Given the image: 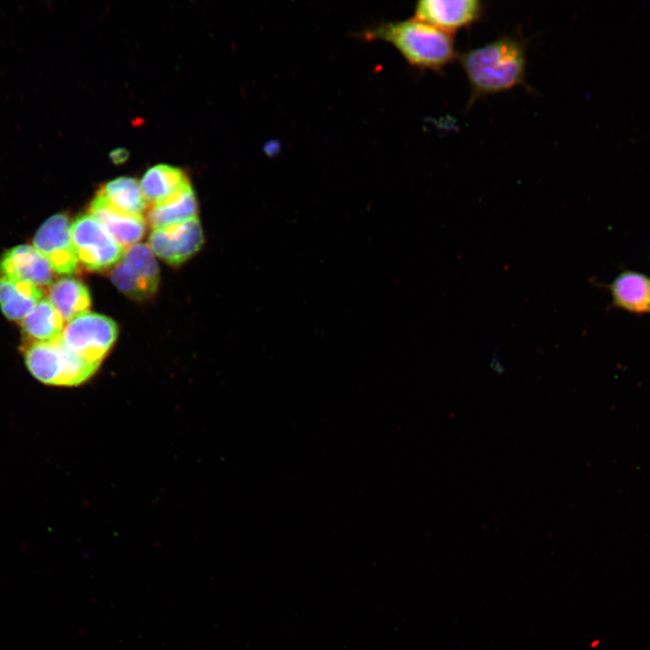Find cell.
Masks as SVG:
<instances>
[{
    "mask_svg": "<svg viewBox=\"0 0 650 650\" xmlns=\"http://www.w3.org/2000/svg\"><path fill=\"white\" fill-rule=\"evenodd\" d=\"M458 59L469 86V107L484 97L525 85L526 44L520 36H499Z\"/></svg>",
    "mask_w": 650,
    "mask_h": 650,
    "instance_id": "cell-1",
    "label": "cell"
},
{
    "mask_svg": "<svg viewBox=\"0 0 650 650\" xmlns=\"http://www.w3.org/2000/svg\"><path fill=\"white\" fill-rule=\"evenodd\" d=\"M362 38L392 44L413 67L441 72L458 53L454 34L415 17L388 22L367 29Z\"/></svg>",
    "mask_w": 650,
    "mask_h": 650,
    "instance_id": "cell-2",
    "label": "cell"
},
{
    "mask_svg": "<svg viewBox=\"0 0 650 650\" xmlns=\"http://www.w3.org/2000/svg\"><path fill=\"white\" fill-rule=\"evenodd\" d=\"M60 338L52 341L28 342L23 348L25 366L33 377L45 385H79L96 373L100 364L70 351Z\"/></svg>",
    "mask_w": 650,
    "mask_h": 650,
    "instance_id": "cell-3",
    "label": "cell"
},
{
    "mask_svg": "<svg viewBox=\"0 0 650 650\" xmlns=\"http://www.w3.org/2000/svg\"><path fill=\"white\" fill-rule=\"evenodd\" d=\"M71 238L79 262L94 272L114 267L125 251L90 214L79 216L71 222Z\"/></svg>",
    "mask_w": 650,
    "mask_h": 650,
    "instance_id": "cell-4",
    "label": "cell"
},
{
    "mask_svg": "<svg viewBox=\"0 0 650 650\" xmlns=\"http://www.w3.org/2000/svg\"><path fill=\"white\" fill-rule=\"evenodd\" d=\"M117 331L112 319L88 311L70 320L60 339L70 351L100 364L114 345Z\"/></svg>",
    "mask_w": 650,
    "mask_h": 650,
    "instance_id": "cell-5",
    "label": "cell"
},
{
    "mask_svg": "<svg viewBox=\"0 0 650 650\" xmlns=\"http://www.w3.org/2000/svg\"><path fill=\"white\" fill-rule=\"evenodd\" d=\"M111 280L130 299L143 301L151 297L157 291L160 280L154 254L141 243L126 248L112 269Z\"/></svg>",
    "mask_w": 650,
    "mask_h": 650,
    "instance_id": "cell-6",
    "label": "cell"
},
{
    "mask_svg": "<svg viewBox=\"0 0 650 650\" xmlns=\"http://www.w3.org/2000/svg\"><path fill=\"white\" fill-rule=\"evenodd\" d=\"M32 246L47 259L54 274H72L78 270L71 222L66 214L57 213L47 218L36 231Z\"/></svg>",
    "mask_w": 650,
    "mask_h": 650,
    "instance_id": "cell-7",
    "label": "cell"
},
{
    "mask_svg": "<svg viewBox=\"0 0 650 650\" xmlns=\"http://www.w3.org/2000/svg\"><path fill=\"white\" fill-rule=\"evenodd\" d=\"M198 217L185 222L153 229L149 237L152 252L170 265H180L191 257L203 244Z\"/></svg>",
    "mask_w": 650,
    "mask_h": 650,
    "instance_id": "cell-8",
    "label": "cell"
},
{
    "mask_svg": "<svg viewBox=\"0 0 650 650\" xmlns=\"http://www.w3.org/2000/svg\"><path fill=\"white\" fill-rule=\"evenodd\" d=\"M483 10L478 0H422L416 4L414 17L454 34L478 22Z\"/></svg>",
    "mask_w": 650,
    "mask_h": 650,
    "instance_id": "cell-9",
    "label": "cell"
},
{
    "mask_svg": "<svg viewBox=\"0 0 650 650\" xmlns=\"http://www.w3.org/2000/svg\"><path fill=\"white\" fill-rule=\"evenodd\" d=\"M0 274L37 286L52 283L54 272L47 259L32 246L19 245L0 258Z\"/></svg>",
    "mask_w": 650,
    "mask_h": 650,
    "instance_id": "cell-10",
    "label": "cell"
},
{
    "mask_svg": "<svg viewBox=\"0 0 650 650\" xmlns=\"http://www.w3.org/2000/svg\"><path fill=\"white\" fill-rule=\"evenodd\" d=\"M604 287L609 292L613 309L635 315H650V276L625 269Z\"/></svg>",
    "mask_w": 650,
    "mask_h": 650,
    "instance_id": "cell-11",
    "label": "cell"
},
{
    "mask_svg": "<svg viewBox=\"0 0 650 650\" xmlns=\"http://www.w3.org/2000/svg\"><path fill=\"white\" fill-rule=\"evenodd\" d=\"M89 214L125 249L137 244L146 230L143 215L129 214L115 208L99 192L90 202Z\"/></svg>",
    "mask_w": 650,
    "mask_h": 650,
    "instance_id": "cell-12",
    "label": "cell"
},
{
    "mask_svg": "<svg viewBox=\"0 0 650 650\" xmlns=\"http://www.w3.org/2000/svg\"><path fill=\"white\" fill-rule=\"evenodd\" d=\"M198 201L190 184L152 204L147 220L153 229L180 224L197 217Z\"/></svg>",
    "mask_w": 650,
    "mask_h": 650,
    "instance_id": "cell-13",
    "label": "cell"
},
{
    "mask_svg": "<svg viewBox=\"0 0 650 650\" xmlns=\"http://www.w3.org/2000/svg\"><path fill=\"white\" fill-rule=\"evenodd\" d=\"M42 299L39 286L18 279L0 277V309L11 320L22 321Z\"/></svg>",
    "mask_w": 650,
    "mask_h": 650,
    "instance_id": "cell-14",
    "label": "cell"
},
{
    "mask_svg": "<svg viewBox=\"0 0 650 650\" xmlns=\"http://www.w3.org/2000/svg\"><path fill=\"white\" fill-rule=\"evenodd\" d=\"M49 300L64 320L70 321L88 312L91 299L84 283L72 277H64L51 283Z\"/></svg>",
    "mask_w": 650,
    "mask_h": 650,
    "instance_id": "cell-15",
    "label": "cell"
},
{
    "mask_svg": "<svg viewBox=\"0 0 650 650\" xmlns=\"http://www.w3.org/2000/svg\"><path fill=\"white\" fill-rule=\"evenodd\" d=\"M189 184L188 176L182 169L165 163L148 168L140 181L142 192L152 204L170 197Z\"/></svg>",
    "mask_w": 650,
    "mask_h": 650,
    "instance_id": "cell-16",
    "label": "cell"
},
{
    "mask_svg": "<svg viewBox=\"0 0 650 650\" xmlns=\"http://www.w3.org/2000/svg\"><path fill=\"white\" fill-rule=\"evenodd\" d=\"M64 320L47 298H42L22 320V330L29 342L52 341L61 337Z\"/></svg>",
    "mask_w": 650,
    "mask_h": 650,
    "instance_id": "cell-17",
    "label": "cell"
},
{
    "mask_svg": "<svg viewBox=\"0 0 650 650\" xmlns=\"http://www.w3.org/2000/svg\"><path fill=\"white\" fill-rule=\"evenodd\" d=\"M115 208L134 215H143L147 208L140 182L133 177L120 176L106 182L98 191Z\"/></svg>",
    "mask_w": 650,
    "mask_h": 650,
    "instance_id": "cell-18",
    "label": "cell"
},
{
    "mask_svg": "<svg viewBox=\"0 0 650 650\" xmlns=\"http://www.w3.org/2000/svg\"><path fill=\"white\" fill-rule=\"evenodd\" d=\"M129 151L124 147H117L109 153V159L114 164H122L129 158Z\"/></svg>",
    "mask_w": 650,
    "mask_h": 650,
    "instance_id": "cell-19",
    "label": "cell"
}]
</instances>
